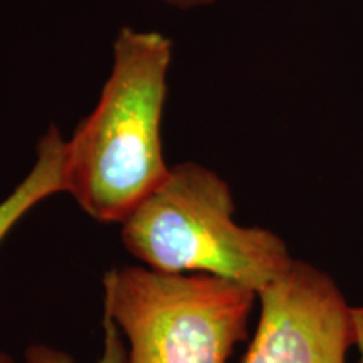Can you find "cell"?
<instances>
[{
	"mask_svg": "<svg viewBox=\"0 0 363 363\" xmlns=\"http://www.w3.org/2000/svg\"><path fill=\"white\" fill-rule=\"evenodd\" d=\"M172 40L121 27L94 106L65 145V192L94 220L121 224L170 174L162 116Z\"/></svg>",
	"mask_w": 363,
	"mask_h": 363,
	"instance_id": "obj_1",
	"label": "cell"
},
{
	"mask_svg": "<svg viewBox=\"0 0 363 363\" xmlns=\"http://www.w3.org/2000/svg\"><path fill=\"white\" fill-rule=\"evenodd\" d=\"M163 2L170 4V6L180 7V9H192L197 6H206V4L214 2V0H163Z\"/></svg>",
	"mask_w": 363,
	"mask_h": 363,
	"instance_id": "obj_8",
	"label": "cell"
},
{
	"mask_svg": "<svg viewBox=\"0 0 363 363\" xmlns=\"http://www.w3.org/2000/svg\"><path fill=\"white\" fill-rule=\"evenodd\" d=\"M26 363H74V358L65 350L35 343L27 347ZM98 363H126L123 333L108 316H103V353Z\"/></svg>",
	"mask_w": 363,
	"mask_h": 363,
	"instance_id": "obj_6",
	"label": "cell"
},
{
	"mask_svg": "<svg viewBox=\"0 0 363 363\" xmlns=\"http://www.w3.org/2000/svg\"><path fill=\"white\" fill-rule=\"evenodd\" d=\"M65 145L66 140H62L54 125L40 136L33 169L0 202V242L27 212L51 195L65 192ZM0 363H16V360L0 350Z\"/></svg>",
	"mask_w": 363,
	"mask_h": 363,
	"instance_id": "obj_5",
	"label": "cell"
},
{
	"mask_svg": "<svg viewBox=\"0 0 363 363\" xmlns=\"http://www.w3.org/2000/svg\"><path fill=\"white\" fill-rule=\"evenodd\" d=\"M229 185L195 162L170 174L121 222V240L147 267L167 274H212L259 293L293 264L278 234L234 220Z\"/></svg>",
	"mask_w": 363,
	"mask_h": 363,
	"instance_id": "obj_2",
	"label": "cell"
},
{
	"mask_svg": "<svg viewBox=\"0 0 363 363\" xmlns=\"http://www.w3.org/2000/svg\"><path fill=\"white\" fill-rule=\"evenodd\" d=\"M256 301L254 289L212 274L121 266L103 278L104 316L128 340L126 363H227Z\"/></svg>",
	"mask_w": 363,
	"mask_h": 363,
	"instance_id": "obj_3",
	"label": "cell"
},
{
	"mask_svg": "<svg viewBox=\"0 0 363 363\" xmlns=\"http://www.w3.org/2000/svg\"><path fill=\"white\" fill-rule=\"evenodd\" d=\"M257 299L259 320L242 363H347L352 306L325 271L294 259Z\"/></svg>",
	"mask_w": 363,
	"mask_h": 363,
	"instance_id": "obj_4",
	"label": "cell"
},
{
	"mask_svg": "<svg viewBox=\"0 0 363 363\" xmlns=\"http://www.w3.org/2000/svg\"><path fill=\"white\" fill-rule=\"evenodd\" d=\"M353 347L358 350V363H363V306L352 308Z\"/></svg>",
	"mask_w": 363,
	"mask_h": 363,
	"instance_id": "obj_7",
	"label": "cell"
}]
</instances>
